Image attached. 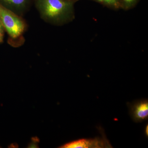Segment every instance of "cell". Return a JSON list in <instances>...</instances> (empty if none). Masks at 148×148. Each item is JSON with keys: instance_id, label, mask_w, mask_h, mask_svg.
<instances>
[{"instance_id": "8992f818", "label": "cell", "mask_w": 148, "mask_h": 148, "mask_svg": "<svg viewBox=\"0 0 148 148\" xmlns=\"http://www.w3.org/2000/svg\"><path fill=\"white\" fill-rule=\"evenodd\" d=\"M90 1L99 3L104 6L114 10L121 9L120 0H90Z\"/></svg>"}, {"instance_id": "8fae6325", "label": "cell", "mask_w": 148, "mask_h": 148, "mask_svg": "<svg viewBox=\"0 0 148 148\" xmlns=\"http://www.w3.org/2000/svg\"><path fill=\"white\" fill-rule=\"evenodd\" d=\"M71 1H75L76 3L79 0H71Z\"/></svg>"}, {"instance_id": "6da1fadb", "label": "cell", "mask_w": 148, "mask_h": 148, "mask_svg": "<svg viewBox=\"0 0 148 148\" xmlns=\"http://www.w3.org/2000/svg\"><path fill=\"white\" fill-rule=\"evenodd\" d=\"M75 3L71 0H34L41 18L47 23L58 26L73 21Z\"/></svg>"}, {"instance_id": "3957f363", "label": "cell", "mask_w": 148, "mask_h": 148, "mask_svg": "<svg viewBox=\"0 0 148 148\" xmlns=\"http://www.w3.org/2000/svg\"><path fill=\"white\" fill-rule=\"evenodd\" d=\"M130 114L134 121L142 122L148 118V101L143 99L128 104Z\"/></svg>"}, {"instance_id": "5b68a950", "label": "cell", "mask_w": 148, "mask_h": 148, "mask_svg": "<svg viewBox=\"0 0 148 148\" xmlns=\"http://www.w3.org/2000/svg\"><path fill=\"white\" fill-rule=\"evenodd\" d=\"M104 139L96 138L94 139H81L67 143L61 148H88L107 147V141Z\"/></svg>"}, {"instance_id": "277c9868", "label": "cell", "mask_w": 148, "mask_h": 148, "mask_svg": "<svg viewBox=\"0 0 148 148\" xmlns=\"http://www.w3.org/2000/svg\"><path fill=\"white\" fill-rule=\"evenodd\" d=\"M34 0H0V5L22 16L31 8Z\"/></svg>"}, {"instance_id": "9c48e42d", "label": "cell", "mask_w": 148, "mask_h": 148, "mask_svg": "<svg viewBox=\"0 0 148 148\" xmlns=\"http://www.w3.org/2000/svg\"><path fill=\"white\" fill-rule=\"evenodd\" d=\"M148 125H147V126H146L145 130V133L146 136H147V137H148Z\"/></svg>"}, {"instance_id": "30bf717a", "label": "cell", "mask_w": 148, "mask_h": 148, "mask_svg": "<svg viewBox=\"0 0 148 148\" xmlns=\"http://www.w3.org/2000/svg\"><path fill=\"white\" fill-rule=\"evenodd\" d=\"M4 35L0 34V43L2 42L3 40Z\"/></svg>"}, {"instance_id": "7a4b0ae2", "label": "cell", "mask_w": 148, "mask_h": 148, "mask_svg": "<svg viewBox=\"0 0 148 148\" xmlns=\"http://www.w3.org/2000/svg\"><path fill=\"white\" fill-rule=\"evenodd\" d=\"M0 19L8 34L11 44L20 45L24 42L23 35L27 29V24L23 17L0 5Z\"/></svg>"}, {"instance_id": "ba28073f", "label": "cell", "mask_w": 148, "mask_h": 148, "mask_svg": "<svg viewBox=\"0 0 148 148\" xmlns=\"http://www.w3.org/2000/svg\"><path fill=\"white\" fill-rule=\"evenodd\" d=\"M5 29H4V27H3L2 23L0 19V34L4 35Z\"/></svg>"}, {"instance_id": "52a82bcc", "label": "cell", "mask_w": 148, "mask_h": 148, "mask_svg": "<svg viewBox=\"0 0 148 148\" xmlns=\"http://www.w3.org/2000/svg\"><path fill=\"white\" fill-rule=\"evenodd\" d=\"M140 0H120L121 9L128 10L134 8Z\"/></svg>"}]
</instances>
